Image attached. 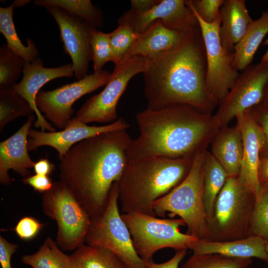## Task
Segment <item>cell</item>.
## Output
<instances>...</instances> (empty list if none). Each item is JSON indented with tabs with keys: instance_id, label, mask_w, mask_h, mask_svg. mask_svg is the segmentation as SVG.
Listing matches in <instances>:
<instances>
[{
	"instance_id": "cell-1",
	"label": "cell",
	"mask_w": 268,
	"mask_h": 268,
	"mask_svg": "<svg viewBox=\"0 0 268 268\" xmlns=\"http://www.w3.org/2000/svg\"><path fill=\"white\" fill-rule=\"evenodd\" d=\"M127 129L107 132L72 146L59 164L60 178L91 218L105 209L128 162Z\"/></svg>"
},
{
	"instance_id": "cell-2",
	"label": "cell",
	"mask_w": 268,
	"mask_h": 268,
	"mask_svg": "<svg viewBox=\"0 0 268 268\" xmlns=\"http://www.w3.org/2000/svg\"><path fill=\"white\" fill-rule=\"evenodd\" d=\"M206 73V51L199 27L175 47L146 59L143 74L147 108L184 104L211 114L218 104L208 91Z\"/></svg>"
},
{
	"instance_id": "cell-3",
	"label": "cell",
	"mask_w": 268,
	"mask_h": 268,
	"mask_svg": "<svg viewBox=\"0 0 268 268\" xmlns=\"http://www.w3.org/2000/svg\"><path fill=\"white\" fill-rule=\"evenodd\" d=\"M135 119L139 134L132 140L128 159L194 158L205 150L221 128L214 115L184 104L147 108Z\"/></svg>"
},
{
	"instance_id": "cell-4",
	"label": "cell",
	"mask_w": 268,
	"mask_h": 268,
	"mask_svg": "<svg viewBox=\"0 0 268 268\" xmlns=\"http://www.w3.org/2000/svg\"><path fill=\"white\" fill-rule=\"evenodd\" d=\"M194 158L154 156L128 159L118 182L122 211L156 216L153 203L185 179Z\"/></svg>"
},
{
	"instance_id": "cell-5",
	"label": "cell",
	"mask_w": 268,
	"mask_h": 268,
	"mask_svg": "<svg viewBox=\"0 0 268 268\" xmlns=\"http://www.w3.org/2000/svg\"><path fill=\"white\" fill-rule=\"evenodd\" d=\"M255 196L239 176L229 177L218 194L204 240L227 241L250 236Z\"/></svg>"
},
{
	"instance_id": "cell-6",
	"label": "cell",
	"mask_w": 268,
	"mask_h": 268,
	"mask_svg": "<svg viewBox=\"0 0 268 268\" xmlns=\"http://www.w3.org/2000/svg\"><path fill=\"white\" fill-rule=\"evenodd\" d=\"M206 150L194 157L185 179L153 203L155 215L164 217L167 212L178 215L187 226V234L204 239L208 221L203 203V161Z\"/></svg>"
},
{
	"instance_id": "cell-7",
	"label": "cell",
	"mask_w": 268,
	"mask_h": 268,
	"mask_svg": "<svg viewBox=\"0 0 268 268\" xmlns=\"http://www.w3.org/2000/svg\"><path fill=\"white\" fill-rule=\"evenodd\" d=\"M122 217L130 232L134 247L145 262L152 260L158 251L166 248L187 250L199 239L181 233V226H186L179 218H160L138 212L124 213Z\"/></svg>"
},
{
	"instance_id": "cell-8",
	"label": "cell",
	"mask_w": 268,
	"mask_h": 268,
	"mask_svg": "<svg viewBox=\"0 0 268 268\" xmlns=\"http://www.w3.org/2000/svg\"><path fill=\"white\" fill-rule=\"evenodd\" d=\"M119 183L113 185L107 205L99 215L91 218L85 244L107 249L128 268H144V261L134 247L129 230L120 213Z\"/></svg>"
},
{
	"instance_id": "cell-9",
	"label": "cell",
	"mask_w": 268,
	"mask_h": 268,
	"mask_svg": "<svg viewBox=\"0 0 268 268\" xmlns=\"http://www.w3.org/2000/svg\"><path fill=\"white\" fill-rule=\"evenodd\" d=\"M42 207L57 223L56 242L62 251H74L85 243L91 217L61 181L43 194Z\"/></svg>"
},
{
	"instance_id": "cell-10",
	"label": "cell",
	"mask_w": 268,
	"mask_h": 268,
	"mask_svg": "<svg viewBox=\"0 0 268 268\" xmlns=\"http://www.w3.org/2000/svg\"><path fill=\"white\" fill-rule=\"evenodd\" d=\"M146 59L134 56L115 65L104 89L89 98L74 117L87 124L113 123L118 119L117 106L130 80L145 70Z\"/></svg>"
},
{
	"instance_id": "cell-11",
	"label": "cell",
	"mask_w": 268,
	"mask_h": 268,
	"mask_svg": "<svg viewBox=\"0 0 268 268\" xmlns=\"http://www.w3.org/2000/svg\"><path fill=\"white\" fill-rule=\"evenodd\" d=\"M186 5L192 11L199 23L206 51L207 87L210 95L219 105L240 74L233 67L234 52L225 50L221 44L220 14L214 22L208 24L201 18L192 7Z\"/></svg>"
},
{
	"instance_id": "cell-12",
	"label": "cell",
	"mask_w": 268,
	"mask_h": 268,
	"mask_svg": "<svg viewBox=\"0 0 268 268\" xmlns=\"http://www.w3.org/2000/svg\"><path fill=\"white\" fill-rule=\"evenodd\" d=\"M112 73L101 70L87 75L82 79L45 91L40 90L36 104L45 117L60 130L66 128L74 113L73 104L83 96L106 85Z\"/></svg>"
},
{
	"instance_id": "cell-13",
	"label": "cell",
	"mask_w": 268,
	"mask_h": 268,
	"mask_svg": "<svg viewBox=\"0 0 268 268\" xmlns=\"http://www.w3.org/2000/svg\"><path fill=\"white\" fill-rule=\"evenodd\" d=\"M268 83V63L250 65L239 76L214 115L220 128L239 114L260 104Z\"/></svg>"
},
{
	"instance_id": "cell-14",
	"label": "cell",
	"mask_w": 268,
	"mask_h": 268,
	"mask_svg": "<svg viewBox=\"0 0 268 268\" xmlns=\"http://www.w3.org/2000/svg\"><path fill=\"white\" fill-rule=\"evenodd\" d=\"M158 20L166 27L177 31L190 32L200 27L198 19L184 0H160L152 8L144 12L130 9L119 18L118 23L129 26L140 35Z\"/></svg>"
},
{
	"instance_id": "cell-15",
	"label": "cell",
	"mask_w": 268,
	"mask_h": 268,
	"mask_svg": "<svg viewBox=\"0 0 268 268\" xmlns=\"http://www.w3.org/2000/svg\"><path fill=\"white\" fill-rule=\"evenodd\" d=\"M45 8L59 27L65 52L71 59L76 78L82 79L87 75L91 60V34L94 28L63 9L54 6Z\"/></svg>"
},
{
	"instance_id": "cell-16",
	"label": "cell",
	"mask_w": 268,
	"mask_h": 268,
	"mask_svg": "<svg viewBox=\"0 0 268 268\" xmlns=\"http://www.w3.org/2000/svg\"><path fill=\"white\" fill-rule=\"evenodd\" d=\"M129 126L122 118L107 125L89 126L73 117L65 129L59 132H45L30 129L28 149L32 151L42 146H51L57 151L60 160L72 146L84 139L107 132L127 129Z\"/></svg>"
},
{
	"instance_id": "cell-17",
	"label": "cell",
	"mask_w": 268,
	"mask_h": 268,
	"mask_svg": "<svg viewBox=\"0 0 268 268\" xmlns=\"http://www.w3.org/2000/svg\"><path fill=\"white\" fill-rule=\"evenodd\" d=\"M41 58H37L31 63L25 62L22 79L13 88L29 103L37 116L34 122L35 128L41 131L56 132L52 125L42 115L36 104V98L41 88L49 81L58 78L71 77L74 75L72 64L57 67H44Z\"/></svg>"
},
{
	"instance_id": "cell-18",
	"label": "cell",
	"mask_w": 268,
	"mask_h": 268,
	"mask_svg": "<svg viewBox=\"0 0 268 268\" xmlns=\"http://www.w3.org/2000/svg\"><path fill=\"white\" fill-rule=\"evenodd\" d=\"M235 118L242 133L243 143V159L239 175L256 197L262 188L259 169L260 154L265 142L264 134L251 109L238 114Z\"/></svg>"
},
{
	"instance_id": "cell-19",
	"label": "cell",
	"mask_w": 268,
	"mask_h": 268,
	"mask_svg": "<svg viewBox=\"0 0 268 268\" xmlns=\"http://www.w3.org/2000/svg\"><path fill=\"white\" fill-rule=\"evenodd\" d=\"M35 120L32 115L13 135L0 143V182L9 185L11 179L8 174L13 170L21 176H30L29 169L34 167L35 162L28 154V136L32 124Z\"/></svg>"
},
{
	"instance_id": "cell-20",
	"label": "cell",
	"mask_w": 268,
	"mask_h": 268,
	"mask_svg": "<svg viewBox=\"0 0 268 268\" xmlns=\"http://www.w3.org/2000/svg\"><path fill=\"white\" fill-rule=\"evenodd\" d=\"M190 32L172 30L157 21L139 35L121 62L134 56L147 59L162 54L181 43Z\"/></svg>"
},
{
	"instance_id": "cell-21",
	"label": "cell",
	"mask_w": 268,
	"mask_h": 268,
	"mask_svg": "<svg viewBox=\"0 0 268 268\" xmlns=\"http://www.w3.org/2000/svg\"><path fill=\"white\" fill-rule=\"evenodd\" d=\"M267 241L256 236L231 241L217 242L199 239L190 248L193 254H217L237 258H258L268 262Z\"/></svg>"
},
{
	"instance_id": "cell-22",
	"label": "cell",
	"mask_w": 268,
	"mask_h": 268,
	"mask_svg": "<svg viewBox=\"0 0 268 268\" xmlns=\"http://www.w3.org/2000/svg\"><path fill=\"white\" fill-rule=\"evenodd\" d=\"M211 154L221 165L228 177L239 174L243 153L242 135L239 127L221 128L211 142Z\"/></svg>"
},
{
	"instance_id": "cell-23",
	"label": "cell",
	"mask_w": 268,
	"mask_h": 268,
	"mask_svg": "<svg viewBox=\"0 0 268 268\" xmlns=\"http://www.w3.org/2000/svg\"><path fill=\"white\" fill-rule=\"evenodd\" d=\"M219 37L226 50L234 52L253 21L244 0H224L219 11Z\"/></svg>"
},
{
	"instance_id": "cell-24",
	"label": "cell",
	"mask_w": 268,
	"mask_h": 268,
	"mask_svg": "<svg viewBox=\"0 0 268 268\" xmlns=\"http://www.w3.org/2000/svg\"><path fill=\"white\" fill-rule=\"evenodd\" d=\"M268 33V9L258 19L253 20L246 33L234 49L233 67L243 71L251 65L265 36Z\"/></svg>"
},
{
	"instance_id": "cell-25",
	"label": "cell",
	"mask_w": 268,
	"mask_h": 268,
	"mask_svg": "<svg viewBox=\"0 0 268 268\" xmlns=\"http://www.w3.org/2000/svg\"><path fill=\"white\" fill-rule=\"evenodd\" d=\"M203 203L208 222L213 215L216 199L228 176L211 153L207 151L203 161Z\"/></svg>"
},
{
	"instance_id": "cell-26",
	"label": "cell",
	"mask_w": 268,
	"mask_h": 268,
	"mask_svg": "<svg viewBox=\"0 0 268 268\" xmlns=\"http://www.w3.org/2000/svg\"><path fill=\"white\" fill-rule=\"evenodd\" d=\"M70 268H128L111 251L83 244L69 255Z\"/></svg>"
},
{
	"instance_id": "cell-27",
	"label": "cell",
	"mask_w": 268,
	"mask_h": 268,
	"mask_svg": "<svg viewBox=\"0 0 268 268\" xmlns=\"http://www.w3.org/2000/svg\"><path fill=\"white\" fill-rule=\"evenodd\" d=\"M14 7L13 3L7 7H0V32L5 37L6 45L11 51L25 62L31 63L38 58V50L30 38L27 39V46L24 45L20 41L13 20Z\"/></svg>"
},
{
	"instance_id": "cell-28",
	"label": "cell",
	"mask_w": 268,
	"mask_h": 268,
	"mask_svg": "<svg viewBox=\"0 0 268 268\" xmlns=\"http://www.w3.org/2000/svg\"><path fill=\"white\" fill-rule=\"evenodd\" d=\"M34 3L39 6H54L63 9L95 29L103 25L101 10L93 5L90 0H36Z\"/></svg>"
},
{
	"instance_id": "cell-29",
	"label": "cell",
	"mask_w": 268,
	"mask_h": 268,
	"mask_svg": "<svg viewBox=\"0 0 268 268\" xmlns=\"http://www.w3.org/2000/svg\"><path fill=\"white\" fill-rule=\"evenodd\" d=\"M21 261L32 268H70L69 256L65 254L50 237L45 240L36 252L23 256Z\"/></svg>"
},
{
	"instance_id": "cell-30",
	"label": "cell",
	"mask_w": 268,
	"mask_h": 268,
	"mask_svg": "<svg viewBox=\"0 0 268 268\" xmlns=\"http://www.w3.org/2000/svg\"><path fill=\"white\" fill-rule=\"evenodd\" d=\"M34 113L29 103L13 88L0 90V131L10 122Z\"/></svg>"
},
{
	"instance_id": "cell-31",
	"label": "cell",
	"mask_w": 268,
	"mask_h": 268,
	"mask_svg": "<svg viewBox=\"0 0 268 268\" xmlns=\"http://www.w3.org/2000/svg\"><path fill=\"white\" fill-rule=\"evenodd\" d=\"M252 259L237 258L217 254H193L181 268H247Z\"/></svg>"
},
{
	"instance_id": "cell-32",
	"label": "cell",
	"mask_w": 268,
	"mask_h": 268,
	"mask_svg": "<svg viewBox=\"0 0 268 268\" xmlns=\"http://www.w3.org/2000/svg\"><path fill=\"white\" fill-rule=\"evenodd\" d=\"M25 61L11 51L6 44L0 47V90L12 88L21 72Z\"/></svg>"
},
{
	"instance_id": "cell-33",
	"label": "cell",
	"mask_w": 268,
	"mask_h": 268,
	"mask_svg": "<svg viewBox=\"0 0 268 268\" xmlns=\"http://www.w3.org/2000/svg\"><path fill=\"white\" fill-rule=\"evenodd\" d=\"M250 236L262 238L268 242V183L262 184L255 197L250 223Z\"/></svg>"
},
{
	"instance_id": "cell-34",
	"label": "cell",
	"mask_w": 268,
	"mask_h": 268,
	"mask_svg": "<svg viewBox=\"0 0 268 268\" xmlns=\"http://www.w3.org/2000/svg\"><path fill=\"white\" fill-rule=\"evenodd\" d=\"M115 65L120 63L126 53L133 46L139 35L129 26L118 25L113 31L108 33Z\"/></svg>"
},
{
	"instance_id": "cell-35",
	"label": "cell",
	"mask_w": 268,
	"mask_h": 268,
	"mask_svg": "<svg viewBox=\"0 0 268 268\" xmlns=\"http://www.w3.org/2000/svg\"><path fill=\"white\" fill-rule=\"evenodd\" d=\"M90 44L94 72H98L102 70V67L106 63L113 62L109 34L97 29H93L91 34Z\"/></svg>"
},
{
	"instance_id": "cell-36",
	"label": "cell",
	"mask_w": 268,
	"mask_h": 268,
	"mask_svg": "<svg viewBox=\"0 0 268 268\" xmlns=\"http://www.w3.org/2000/svg\"><path fill=\"white\" fill-rule=\"evenodd\" d=\"M224 1V0H186L185 3L192 7L203 21L211 24L219 15Z\"/></svg>"
},
{
	"instance_id": "cell-37",
	"label": "cell",
	"mask_w": 268,
	"mask_h": 268,
	"mask_svg": "<svg viewBox=\"0 0 268 268\" xmlns=\"http://www.w3.org/2000/svg\"><path fill=\"white\" fill-rule=\"evenodd\" d=\"M45 225L34 217L24 216L18 221L13 230L19 238L29 241L37 236Z\"/></svg>"
},
{
	"instance_id": "cell-38",
	"label": "cell",
	"mask_w": 268,
	"mask_h": 268,
	"mask_svg": "<svg viewBox=\"0 0 268 268\" xmlns=\"http://www.w3.org/2000/svg\"><path fill=\"white\" fill-rule=\"evenodd\" d=\"M22 182L31 186L34 190L43 194L50 190L54 183L49 176L36 174L24 178Z\"/></svg>"
},
{
	"instance_id": "cell-39",
	"label": "cell",
	"mask_w": 268,
	"mask_h": 268,
	"mask_svg": "<svg viewBox=\"0 0 268 268\" xmlns=\"http://www.w3.org/2000/svg\"><path fill=\"white\" fill-rule=\"evenodd\" d=\"M18 245L9 242L0 236V264L1 268H11V258L16 252Z\"/></svg>"
},
{
	"instance_id": "cell-40",
	"label": "cell",
	"mask_w": 268,
	"mask_h": 268,
	"mask_svg": "<svg viewBox=\"0 0 268 268\" xmlns=\"http://www.w3.org/2000/svg\"><path fill=\"white\" fill-rule=\"evenodd\" d=\"M186 253L187 250H177L170 260L164 263H155L152 260L145 262L144 268H179V265Z\"/></svg>"
},
{
	"instance_id": "cell-41",
	"label": "cell",
	"mask_w": 268,
	"mask_h": 268,
	"mask_svg": "<svg viewBox=\"0 0 268 268\" xmlns=\"http://www.w3.org/2000/svg\"><path fill=\"white\" fill-rule=\"evenodd\" d=\"M253 114L259 116L261 122V128L264 136V145L263 149L266 153H268V108H260L259 105L251 108ZM262 149V150H263Z\"/></svg>"
},
{
	"instance_id": "cell-42",
	"label": "cell",
	"mask_w": 268,
	"mask_h": 268,
	"mask_svg": "<svg viewBox=\"0 0 268 268\" xmlns=\"http://www.w3.org/2000/svg\"><path fill=\"white\" fill-rule=\"evenodd\" d=\"M33 168L36 174L49 176L55 170V167L48 159L41 158L35 162Z\"/></svg>"
},
{
	"instance_id": "cell-43",
	"label": "cell",
	"mask_w": 268,
	"mask_h": 268,
	"mask_svg": "<svg viewBox=\"0 0 268 268\" xmlns=\"http://www.w3.org/2000/svg\"><path fill=\"white\" fill-rule=\"evenodd\" d=\"M160 0H132L131 9L136 12H144L152 8Z\"/></svg>"
},
{
	"instance_id": "cell-44",
	"label": "cell",
	"mask_w": 268,
	"mask_h": 268,
	"mask_svg": "<svg viewBox=\"0 0 268 268\" xmlns=\"http://www.w3.org/2000/svg\"><path fill=\"white\" fill-rule=\"evenodd\" d=\"M259 177L261 185L268 183V157L261 160L259 169Z\"/></svg>"
},
{
	"instance_id": "cell-45",
	"label": "cell",
	"mask_w": 268,
	"mask_h": 268,
	"mask_svg": "<svg viewBox=\"0 0 268 268\" xmlns=\"http://www.w3.org/2000/svg\"><path fill=\"white\" fill-rule=\"evenodd\" d=\"M30 0H16L13 2V4H14L15 7H17L24 6L25 4L30 2Z\"/></svg>"
},
{
	"instance_id": "cell-46",
	"label": "cell",
	"mask_w": 268,
	"mask_h": 268,
	"mask_svg": "<svg viewBox=\"0 0 268 268\" xmlns=\"http://www.w3.org/2000/svg\"><path fill=\"white\" fill-rule=\"evenodd\" d=\"M263 45H267L268 47L267 50L265 54L263 56L261 62L264 63H268V37L266 40V41L264 42Z\"/></svg>"
},
{
	"instance_id": "cell-47",
	"label": "cell",
	"mask_w": 268,
	"mask_h": 268,
	"mask_svg": "<svg viewBox=\"0 0 268 268\" xmlns=\"http://www.w3.org/2000/svg\"><path fill=\"white\" fill-rule=\"evenodd\" d=\"M262 102L264 103L265 105L264 106L268 108V83L265 88L264 96Z\"/></svg>"
},
{
	"instance_id": "cell-48",
	"label": "cell",
	"mask_w": 268,
	"mask_h": 268,
	"mask_svg": "<svg viewBox=\"0 0 268 268\" xmlns=\"http://www.w3.org/2000/svg\"><path fill=\"white\" fill-rule=\"evenodd\" d=\"M266 250L267 252L268 253V242H267V244H266Z\"/></svg>"
}]
</instances>
